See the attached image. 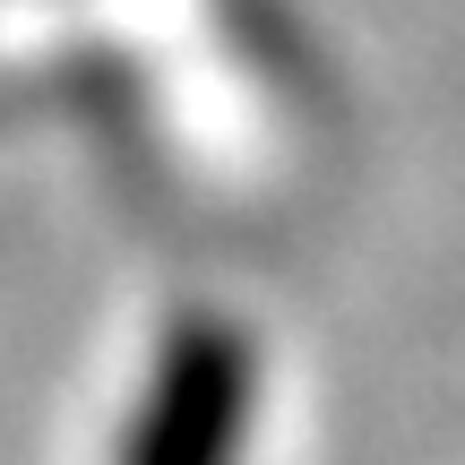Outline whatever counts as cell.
<instances>
[{"label": "cell", "instance_id": "6da1fadb", "mask_svg": "<svg viewBox=\"0 0 465 465\" xmlns=\"http://www.w3.org/2000/svg\"><path fill=\"white\" fill-rule=\"evenodd\" d=\"M242 449V353L232 336H182L130 422L121 465H232Z\"/></svg>", "mask_w": 465, "mask_h": 465}]
</instances>
